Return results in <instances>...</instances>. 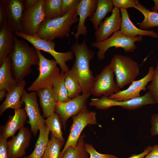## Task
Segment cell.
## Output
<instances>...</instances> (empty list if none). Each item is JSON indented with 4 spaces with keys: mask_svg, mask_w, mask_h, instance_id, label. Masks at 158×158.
<instances>
[{
    "mask_svg": "<svg viewBox=\"0 0 158 158\" xmlns=\"http://www.w3.org/2000/svg\"><path fill=\"white\" fill-rule=\"evenodd\" d=\"M74 9L62 17L51 20H44L40 25L36 35L40 38L51 42L58 38L63 39L70 36L72 25L79 21Z\"/></svg>",
    "mask_w": 158,
    "mask_h": 158,
    "instance_id": "obj_3",
    "label": "cell"
},
{
    "mask_svg": "<svg viewBox=\"0 0 158 158\" xmlns=\"http://www.w3.org/2000/svg\"><path fill=\"white\" fill-rule=\"evenodd\" d=\"M36 91L28 93L25 90L21 98L22 104L28 118V123L30 126V131L34 136L45 124V119L40 113Z\"/></svg>",
    "mask_w": 158,
    "mask_h": 158,
    "instance_id": "obj_10",
    "label": "cell"
},
{
    "mask_svg": "<svg viewBox=\"0 0 158 158\" xmlns=\"http://www.w3.org/2000/svg\"><path fill=\"white\" fill-rule=\"evenodd\" d=\"M64 82L70 99L77 97L82 93L81 88L79 81L70 69L65 73Z\"/></svg>",
    "mask_w": 158,
    "mask_h": 158,
    "instance_id": "obj_29",
    "label": "cell"
},
{
    "mask_svg": "<svg viewBox=\"0 0 158 158\" xmlns=\"http://www.w3.org/2000/svg\"><path fill=\"white\" fill-rule=\"evenodd\" d=\"M144 158H158V144L152 146V150Z\"/></svg>",
    "mask_w": 158,
    "mask_h": 158,
    "instance_id": "obj_42",
    "label": "cell"
},
{
    "mask_svg": "<svg viewBox=\"0 0 158 158\" xmlns=\"http://www.w3.org/2000/svg\"><path fill=\"white\" fill-rule=\"evenodd\" d=\"M40 99L44 118H47L55 113L58 101L52 87L45 88L36 91Z\"/></svg>",
    "mask_w": 158,
    "mask_h": 158,
    "instance_id": "obj_22",
    "label": "cell"
},
{
    "mask_svg": "<svg viewBox=\"0 0 158 158\" xmlns=\"http://www.w3.org/2000/svg\"><path fill=\"white\" fill-rule=\"evenodd\" d=\"M122 22L120 9L114 7L111 16L102 21L95 32L96 42L104 41L109 38L114 32L119 31Z\"/></svg>",
    "mask_w": 158,
    "mask_h": 158,
    "instance_id": "obj_15",
    "label": "cell"
},
{
    "mask_svg": "<svg viewBox=\"0 0 158 158\" xmlns=\"http://www.w3.org/2000/svg\"><path fill=\"white\" fill-rule=\"evenodd\" d=\"M85 135L82 133L75 147H70L65 152L62 158H89L85 149Z\"/></svg>",
    "mask_w": 158,
    "mask_h": 158,
    "instance_id": "obj_28",
    "label": "cell"
},
{
    "mask_svg": "<svg viewBox=\"0 0 158 158\" xmlns=\"http://www.w3.org/2000/svg\"><path fill=\"white\" fill-rule=\"evenodd\" d=\"M98 0H81L76 8L79 22L74 37L77 40L80 35L85 36L88 32L85 23L87 18H91L96 9Z\"/></svg>",
    "mask_w": 158,
    "mask_h": 158,
    "instance_id": "obj_18",
    "label": "cell"
},
{
    "mask_svg": "<svg viewBox=\"0 0 158 158\" xmlns=\"http://www.w3.org/2000/svg\"><path fill=\"white\" fill-rule=\"evenodd\" d=\"M26 83L25 80H23L7 93L4 100L0 106V116L8 109L12 108L15 110L21 108L22 104L21 98Z\"/></svg>",
    "mask_w": 158,
    "mask_h": 158,
    "instance_id": "obj_21",
    "label": "cell"
},
{
    "mask_svg": "<svg viewBox=\"0 0 158 158\" xmlns=\"http://www.w3.org/2000/svg\"><path fill=\"white\" fill-rule=\"evenodd\" d=\"M45 122L53 135L64 143L65 140L61 130V121L59 115L54 113L45 119Z\"/></svg>",
    "mask_w": 158,
    "mask_h": 158,
    "instance_id": "obj_30",
    "label": "cell"
},
{
    "mask_svg": "<svg viewBox=\"0 0 158 158\" xmlns=\"http://www.w3.org/2000/svg\"><path fill=\"white\" fill-rule=\"evenodd\" d=\"M154 3V5L151 8V11L157 12L158 11V0H153Z\"/></svg>",
    "mask_w": 158,
    "mask_h": 158,
    "instance_id": "obj_45",
    "label": "cell"
},
{
    "mask_svg": "<svg viewBox=\"0 0 158 158\" xmlns=\"http://www.w3.org/2000/svg\"><path fill=\"white\" fill-rule=\"evenodd\" d=\"M18 84L12 74L11 61L8 56L0 65V90L5 89L8 92Z\"/></svg>",
    "mask_w": 158,
    "mask_h": 158,
    "instance_id": "obj_24",
    "label": "cell"
},
{
    "mask_svg": "<svg viewBox=\"0 0 158 158\" xmlns=\"http://www.w3.org/2000/svg\"><path fill=\"white\" fill-rule=\"evenodd\" d=\"M7 139L0 136V158H9Z\"/></svg>",
    "mask_w": 158,
    "mask_h": 158,
    "instance_id": "obj_40",
    "label": "cell"
},
{
    "mask_svg": "<svg viewBox=\"0 0 158 158\" xmlns=\"http://www.w3.org/2000/svg\"><path fill=\"white\" fill-rule=\"evenodd\" d=\"M14 34L17 37H20L29 42L36 49L49 54L57 62L61 72L66 73L70 70L66 63L73 59V54L71 51L65 52H58L54 49L56 44L53 41H48L40 38L36 35H29L23 32H17Z\"/></svg>",
    "mask_w": 158,
    "mask_h": 158,
    "instance_id": "obj_6",
    "label": "cell"
},
{
    "mask_svg": "<svg viewBox=\"0 0 158 158\" xmlns=\"http://www.w3.org/2000/svg\"><path fill=\"white\" fill-rule=\"evenodd\" d=\"M142 36L127 37L122 34L119 30L114 32L104 41L93 42L91 46L98 49L97 53V57L99 60L101 61L105 58L106 51L111 47L122 48L126 52H133L137 48L135 42H142Z\"/></svg>",
    "mask_w": 158,
    "mask_h": 158,
    "instance_id": "obj_7",
    "label": "cell"
},
{
    "mask_svg": "<svg viewBox=\"0 0 158 158\" xmlns=\"http://www.w3.org/2000/svg\"><path fill=\"white\" fill-rule=\"evenodd\" d=\"M39 57L38 76L28 88L29 91H37L40 89L53 87L54 84L61 72L58 64L54 59L46 58L40 51L36 49Z\"/></svg>",
    "mask_w": 158,
    "mask_h": 158,
    "instance_id": "obj_5",
    "label": "cell"
},
{
    "mask_svg": "<svg viewBox=\"0 0 158 158\" xmlns=\"http://www.w3.org/2000/svg\"><path fill=\"white\" fill-rule=\"evenodd\" d=\"M15 35L8 26L0 29V65L14 49Z\"/></svg>",
    "mask_w": 158,
    "mask_h": 158,
    "instance_id": "obj_23",
    "label": "cell"
},
{
    "mask_svg": "<svg viewBox=\"0 0 158 158\" xmlns=\"http://www.w3.org/2000/svg\"><path fill=\"white\" fill-rule=\"evenodd\" d=\"M8 26L4 0L0 1V29Z\"/></svg>",
    "mask_w": 158,
    "mask_h": 158,
    "instance_id": "obj_38",
    "label": "cell"
},
{
    "mask_svg": "<svg viewBox=\"0 0 158 158\" xmlns=\"http://www.w3.org/2000/svg\"><path fill=\"white\" fill-rule=\"evenodd\" d=\"M151 127L150 129L152 136L158 135V113H154L151 118Z\"/></svg>",
    "mask_w": 158,
    "mask_h": 158,
    "instance_id": "obj_39",
    "label": "cell"
},
{
    "mask_svg": "<svg viewBox=\"0 0 158 158\" xmlns=\"http://www.w3.org/2000/svg\"><path fill=\"white\" fill-rule=\"evenodd\" d=\"M85 146L86 152L90 155L89 158H118L113 154H102L99 153L91 144L86 143Z\"/></svg>",
    "mask_w": 158,
    "mask_h": 158,
    "instance_id": "obj_35",
    "label": "cell"
},
{
    "mask_svg": "<svg viewBox=\"0 0 158 158\" xmlns=\"http://www.w3.org/2000/svg\"><path fill=\"white\" fill-rule=\"evenodd\" d=\"M122 22L120 30L123 35L129 37L148 36L158 39V33L152 30H145L137 28L130 20L127 9H120Z\"/></svg>",
    "mask_w": 158,
    "mask_h": 158,
    "instance_id": "obj_20",
    "label": "cell"
},
{
    "mask_svg": "<svg viewBox=\"0 0 158 158\" xmlns=\"http://www.w3.org/2000/svg\"><path fill=\"white\" fill-rule=\"evenodd\" d=\"M151 82L147 88L155 104H158V59Z\"/></svg>",
    "mask_w": 158,
    "mask_h": 158,
    "instance_id": "obj_34",
    "label": "cell"
},
{
    "mask_svg": "<svg viewBox=\"0 0 158 158\" xmlns=\"http://www.w3.org/2000/svg\"><path fill=\"white\" fill-rule=\"evenodd\" d=\"M7 92L6 90L3 89L0 90V101H2L5 97H6Z\"/></svg>",
    "mask_w": 158,
    "mask_h": 158,
    "instance_id": "obj_44",
    "label": "cell"
},
{
    "mask_svg": "<svg viewBox=\"0 0 158 158\" xmlns=\"http://www.w3.org/2000/svg\"><path fill=\"white\" fill-rule=\"evenodd\" d=\"M114 73L110 63L95 77L92 94L97 97H109L120 91V88L114 80Z\"/></svg>",
    "mask_w": 158,
    "mask_h": 158,
    "instance_id": "obj_11",
    "label": "cell"
},
{
    "mask_svg": "<svg viewBox=\"0 0 158 158\" xmlns=\"http://www.w3.org/2000/svg\"><path fill=\"white\" fill-rule=\"evenodd\" d=\"M44 0H38L33 6L25 9L22 22L23 32L30 35H36L45 17L44 6Z\"/></svg>",
    "mask_w": 158,
    "mask_h": 158,
    "instance_id": "obj_12",
    "label": "cell"
},
{
    "mask_svg": "<svg viewBox=\"0 0 158 158\" xmlns=\"http://www.w3.org/2000/svg\"><path fill=\"white\" fill-rule=\"evenodd\" d=\"M135 8L140 11L144 16L143 21L138 23L140 29L145 30L158 27V13L153 12L142 4L139 1Z\"/></svg>",
    "mask_w": 158,
    "mask_h": 158,
    "instance_id": "obj_27",
    "label": "cell"
},
{
    "mask_svg": "<svg viewBox=\"0 0 158 158\" xmlns=\"http://www.w3.org/2000/svg\"><path fill=\"white\" fill-rule=\"evenodd\" d=\"M155 104L148 91L144 95L139 97L120 102L104 96L100 98H92L89 104L90 106L95 107L98 109L105 110L111 107L119 106L125 109L134 110L144 105Z\"/></svg>",
    "mask_w": 158,
    "mask_h": 158,
    "instance_id": "obj_9",
    "label": "cell"
},
{
    "mask_svg": "<svg viewBox=\"0 0 158 158\" xmlns=\"http://www.w3.org/2000/svg\"><path fill=\"white\" fill-rule=\"evenodd\" d=\"M110 63L116 75V83L120 88L135 81L140 74L138 64L130 56L115 54Z\"/></svg>",
    "mask_w": 158,
    "mask_h": 158,
    "instance_id": "obj_4",
    "label": "cell"
},
{
    "mask_svg": "<svg viewBox=\"0 0 158 158\" xmlns=\"http://www.w3.org/2000/svg\"><path fill=\"white\" fill-rule=\"evenodd\" d=\"M8 25L14 33L23 32L22 22L25 10L23 0H4Z\"/></svg>",
    "mask_w": 158,
    "mask_h": 158,
    "instance_id": "obj_17",
    "label": "cell"
},
{
    "mask_svg": "<svg viewBox=\"0 0 158 158\" xmlns=\"http://www.w3.org/2000/svg\"><path fill=\"white\" fill-rule=\"evenodd\" d=\"M114 7L120 9H126L131 7L135 8L136 4L139 2L138 0H112Z\"/></svg>",
    "mask_w": 158,
    "mask_h": 158,
    "instance_id": "obj_36",
    "label": "cell"
},
{
    "mask_svg": "<svg viewBox=\"0 0 158 158\" xmlns=\"http://www.w3.org/2000/svg\"><path fill=\"white\" fill-rule=\"evenodd\" d=\"M88 98L82 94L67 102L57 103L55 113L60 116L64 130H66L67 121L69 118L88 109L87 103Z\"/></svg>",
    "mask_w": 158,
    "mask_h": 158,
    "instance_id": "obj_13",
    "label": "cell"
},
{
    "mask_svg": "<svg viewBox=\"0 0 158 158\" xmlns=\"http://www.w3.org/2000/svg\"><path fill=\"white\" fill-rule=\"evenodd\" d=\"M32 133L28 127L20 129L17 134L7 142L9 158H21L30 145Z\"/></svg>",
    "mask_w": 158,
    "mask_h": 158,
    "instance_id": "obj_16",
    "label": "cell"
},
{
    "mask_svg": "<svg viewBox=\"0 0 158 158\" xmlns=\"http://www.w3.org/2000/svg\"><path fill=\"white\" fill-rule=\"evenodd\" d=\"M62 0H44L45 20L53 19L63 16L61 10Z\"/></svg>",
    "mask_w": 158,
    "mask_h": 158,
    "instance_id": "obj_31",
    "label": "cell"
},
{
    "mask_svg": "<svg viewBox=\"0 0 158 158\" xmlns=\"http://www.w3.org/2000/svg\"><path fill=\"white\" fill-rule=\"evenodd\" d=\"M114 8L112 0H98L95 11L92 17L89 19L92 23L95 30L98 28L107 14L112 12Z\"/></svg>",
    "mask_w": 158,
    "mask_h": 158,
    "instance_id": "obj_26",
    "label": "cell"
},
{
    "mask_svg": "<svg viewBox=\"0 0 158 158\" xmlns=\"http://www.w3.org/2000/svg\"><path fill=\"white\" fill-rule=\"evenodd\" d=\"M71 49L75 55V59L70 70L79 81L82 94L89 97L92 94L95 80V77L90 68V62L93 59L95 53L89 48L85 39L81 43L76 40Z\"/></svg>",
    "mask_w": 158,
    "mask_h": 158,
    "instance_id": "obj_1",
    "label": "cell"
},
{
    "mask_svg": "<svg viewBox=\"0 0 158 158\" xmlns=\"http://www.w3.org/2000/svg\"><path fill=\"white\" fill-rule=\"evenodd\" d=\"M65 73L61 72L52 87L58 102H66L71 99L65 85Z\"/></svg>",
    "mask_w": 158,
    "mask_h": 158,
    "instance_id": "obj_32",
    "label": "cell"
},
{
    "mask_svg": "<svg viewBox=\"0 0 158 158\" xmlns=\"http://www.w3.org/2000/svg\"><path fill=\"white\" fill-rule=\"evenodd\" d=\"M154 69L153 66L149 67L147 73L144 77L132 82L127 89L113 94L108 97L116 101L120 102L141 97L140 92L146 90V86L152 80L154 73Z\"/></svg>",
    "mask_w": 158,
    "mask_h": 158,
    "instance_id": "obj_14",
    "label": "cell"
},
{
    "mask_svg": "<svg viewBox=\"0 0 158 158\" xmlns=\"http://www.w3.org/2000/svg\"><path fill=\"white\" fill-rule=\"evenodd\" d=\"M27 117L24 108L15 109L14 115H9L6 123L0 126V136L7 139L14 136L18 130L24 127Z\"/></svg>",
    "mask_w": 158,
    "mask_h": 158,
    "instance_id": "obj_19",
    "label": "cell"
},
{
    "mask_svg": "<svg viewBox=\"0 0 158 158\" xmlns=\"http://www.w3.org/2000/svg\"><path fill=\"white\" fill-rule=\"evenodd\" d=\"M81 0H62L61 10L64 15L70 11L76 8Z\"/></svg>",
    "mask_w": 158,
    "mask_h": 158,
    "instance_id": "obj_37",
    "label": "cell"
},
{
    "mask_svg": "<svg viewBox=\"0 0 158 158\" xmlns=\"http://www.w3.org/2000/svg\"><path fill=\"white\" fill-rule=\"evenodd\" d=\"M63 144L51 133L50 139L42 158H59Z\"/></svg>",
    "mask_w": 158,
    "mask_h": 158,
    "instance_id": "obj_33",
    "label": "cell"
},
{
    "mask_svg": "<svg viewBox=\"0 0 158 158\" xmlns=\"http://www.w3.org/2000/svg\"><path fill=\"white\" fill-rule=\"evenodd\" d=\"M96 113L88 109L83 111L72 117L73 122L64 146L61 151L59 158H62L65 151L69 147H75L83 130L89 125H98Z\"/></svg>",
    "mask_w": 158,
    "mask_h": 158,
    "instance_id": "obj_8",
    "label": "cell"
},
{
    "mask_svg": "<svg viewBox=\"0 0 158 158\" xmlns=\"http://www.w3.org/2000/svg\"><path fill=\"white\" fill-rule=\"evenodd\" d=\"M152 147V146L148 145L141 153L138 154H133L131 157L127 158H144L145 156L151 151Z\"/></svg>",
    "mask_w": 158,
    "mask_h": 158,
    "instance_id": "obj_41",
    "label": "cell"
},
{
    "mask_svg": "<svg viewBox=\"0 0 158 158\" xmlns=\"http://www.w3.org/2000/svg\"><path fill=\"white\" fill-rule=\"evenodd\" d=\"M14 47L9 55L13 77L18 84L32 72L31 67L38 65L39 57L36 50L15 35Z\"/></svg>",
    "mask_w": 158,
    "mask_h": 158,
    "instance_id": "obj_2",
    "label": "cell"
},
{
    "mask_svg": "<svg viewBox=\"0 0 158 158\" xmlns=\"http://www.w3.org/2000/svg\"><path fill=\"white\" fill-rule=\"evenodd\" d=\"M38 1V0H23L25 9H27L32 7L36 4Z\"/></svg>",
    "mask_w": 158,
    "mask_h": 158,
    "instance_id": "obj_43",
    "label": "cell"
},
{
    "mask_svg": "<svg viewBox=\"0 0 158 158\" xmlns=\"http://www.w3.org/2000/svg\"><path fill=\"white\" fill-rule=\"evenodd\" d=\"M39 134L36 143L35 148L29 155L24 158H42L47 147L49 140L50 130L45 124L40 129Z\"/></svg>",
    "mask_w": 158,
    "mask_h": 158,
    "instance_id": "obj_25",
    "label": "cell"
}]
</instances>
